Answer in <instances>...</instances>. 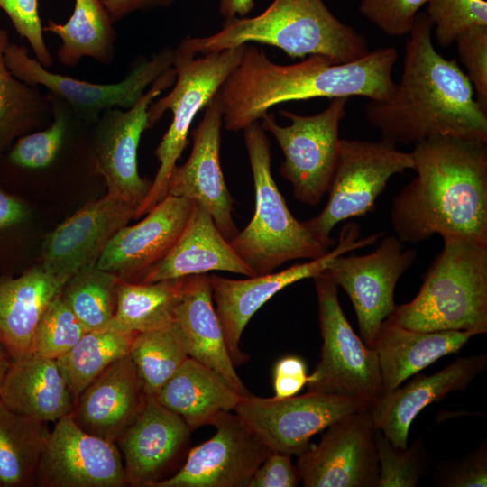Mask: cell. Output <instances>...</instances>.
Returning <instances> with one entry per match:
<instances>
[{
	"label": "cell",
	"mask_w": 487,
	"mask_h": 487,
	"mask_svg": "<svg viewBox=\"0 0 487 487\" xmlns=\"http://www.w3.org/2000/svg\"><path fill=\"white\" fill-rule=\"evenodd\" d=\"M432 29L427 14L418 12L406 41L400 80L388 100L366 105V119L395 146L436 136L487 142V113L456 61L435 49Z\"/></svg>",
	"instance_id": "1"
},
{
	"label": "cell",
	"mask_w": 487,
	"mask_h": 487,
	"mask_svg": "<svg viewBox=\"0 0 487 487\" xmlns=\"http://www.w3.org/2000/svg\"><path fill=\"white\" fill-rule=\"evenodd\" d=\"M398 52L380 48L363 58L336 64L322 55L280 65L254 45L246 44L239 64L217 90L223 124L238 132L258 122L279 104L316 97L364 96L386 101L394 92Z\"/></svg>",
	"instance_id": "2"
},
{
	"label": "cell",
	"mask_w": 487,
	"mask_h": 487,
	"mask_svg": "<svg viewBox=\"0 0 487 487\" xmlns=\"http://www.w3.org/2000/svg\"><path fill=\"white\" fill-rule=\"evenodd\" d=\"M414 145L417 176L390 214L396 236L409 244L436 234L487 242V142L436 136Z\"/></svg>",
	"instance_id": "3"
},
{
	"label": "cell",
	"mask_w": 487,
	"mask_h": 487,
	"mask_svg": "<svg viewBox=\"0 0 487 487\" xmlns=\"http://www.w3.org/2000/svg\"><path fill=\"white\" fill-rule=\"evenodd\" d=\"M250 42L268 44L291 58L322 55L336 64L368 54L367 39L339 21L323 0H273L260 14L225 20L223 28L207 37H187L177 47L206 54Z\"/></svg>",
	"instance_id": "4"
},
{
	"label": "cell",
	"mask_w": 487,
	"mask_h": 487,
	"mask_svg": "<svg viewBox=\"0 0 487 487\" xmlns=\"http://www.w3.org/2000/svg\"><path fill=\"white\" fill-rule=\"evenodd\" d=\"M417 296L389 316L423 332H487V242L447 234Z\"/></svg>",
	"instance_id": "5"
},
{
	"label": "cell",
	"mask_w": 487,
	"mask_h": 487,
	"mask_svg": "<svg viewBox=\"0 0 487 487\" xmlns=\"http://www.w3.org/2000/svg\"><path fill=\"white\" fill-rule=\"evenodd\" d=\"M252 169L255 209L249 224L229 240L255 276L270 273L283 263L315 259L330 248L319 242L289 211L271 174L269 139L258 122L244 130Z\"/></svg>",
	"instance_id": "6"
},
{
	"label": "cell",
	"mask_w": 487,
	"mask_h": 487,
	"mask_svg": "<svg viewBox=\"0 0 487 487\" xmlns=\"http://www.w3.org/2000/svg\"><path fill=\"white\" fill-rule=\"evenodd\" d=\"M245 45L201 54L198 58L174 49L173 87L163 97L152 101L147 111L150 128L168 110L172 113V121L155 150L160 166L135 219L147 214L167 196L170 175L188 142V135L196 115L206 107L239 64Z\"/></svg>",
	"instance_id": "7"
},
{
	"label": "cell",
	"mask_w": 487,
	"mask_h": 487,
	"mask_svg": "<svg viewBox=\"0 0 487 487\" xmlns=\"http://www.w3.org/2000/svg\"><path fill=\"white\" fill-rule=\"evenodd\" d=\"M413 167L411 152L400 151L383 139H340L338 161L326 205L317 216L302 221L303 225L324 245L333 247L335 241L330 234L335 225L372 211L388 180Z\"/></svg>",
	"instance_id": "8"
},
{
	"label": "cell",
	"mask_w": 487,
	"mask_h": 487,
	"mask_svg": "<svg viewBox=\"0 0 487 487\" xmlns=\"http://www.w3.org/2000/svg\"><path fill=\"white\" fill-rule=\"evenodd\" d=\"M313 279L323 345L320 361L308 375V390L373 403L382 395L378 356L353 330L334 280L325 272Z\"/></svg>",
	"instance_id": "9"
},
{
	"label": "cell",
	"mask_w": 487,
	"mask_h": 487,
	"mask_svg": "<svg viewBox=\"0 0 487 487\" xmlns=\"http://www.w3.org/2000/svg\"><path fill=\"white\" fill-rule=\"evenodd\" d=\"M348 100L332 98L325 110L314 115L281 110L280 115L291 122L287 126L280 125L271 113L261 118L262 129L274 136L283 152L280 173L291 184L299 202L316 206L328 191L339 157V124Z\"/></svg>",
	"instance_id": "10"
},
{
	"label": "cell",
	"mask_w": 487,
	"mask_h": 487,
	"mask_svg": "<svg viewBox=\"0 0 487 487\" xmlns=\"http://www.w3.org/2000/svg\"><path fill=\"white\" fill-rule=\"evenodd\" d=\"M371 404L359 398L308 391L287 398L241 396L234 411L272 452L299 455L316 434Z\"/></svg>",
	"instance_id": "11"
},
{
	"label": "cell",
	"mask_w": 487,
	"mask_h": 487,
	"mask_svg": "<svg viewBox=\"0 0 487 487\" xmlns=\"http://www.w3.org/2000/svg\"><path fill=\"white\" fill-rule=\"evenodd\" d=\"M360 227L354 222L343 225L339 240L324 255L298 263L278 272L233 280L216 274L209 275L213 302L223 328L230 357L234 365L246 361L239 343L243 332L254 313L284 288L326 271L338 256L373 244L383 233L358 239Z\"/></svg>",
	"instance_id": "12"
},
{
	"label": "cell",
	"mask_w": 487,
	"mask_h": 487,
	"mask_svg": "<svg viewBox=\"0 0 487 487\" xmlns=\"http://www.w3.org/2000/svg\"><path fill=\"white\" fill-rule=\"evenodd\" d=\"M174 50L164 48L152 59H142L117 83L96 84L51 72L29 56L27 47L10 42L5 60L10 71L30 85L42 86L68 102L86 121L95 124L102 113L111 108L128 109L152 82L172 67Z\"/></svg>",
	"instance_id": "13"
},
{
	"label": "cell",
	"mask_w": 487,
	"mask_h": 487,
	"mask_svg": "<svg viewBox=\"0 0 487 487\" xmlns=\"http://www.w3.org/2000/svg\"><path fill=\"white\" fill-rule=\"evenodd\" d=\"M176 71L170 67L159 76L130 108L104 111L93 128V159L96 173L107 188V194L139 207L152 180L138 172L137 151L142 133L150 129L148 108L161 93L173 86Z\"/></svg>",
	"instance_id": "14"
},
{
	"label": "cell",
	"mask_w": 487,
	"mask_h": 487,
	"mask_svg": "<svg viewBox=\"0 0 487 487\" xmlns=\"http://www.w3.org/2000/svg\"><path fill=\"white\" fill-rule=\"evenodd\" d=\"M371 405L329 426L318 444L298 455L305 487H377V428Z\"/></svg>",
	"instance_id": "15"
},
{
	"label": "cell",
	"mask_w": 487,
	"mask_h": 487,
	"mask_svg": "<svg viewBox=\"0 0 487 487\" xmlns=\"http://www.w3.org/2000/svg\"><path fill=\"white\" fill-rule=\"evenodd\" d=\"M344 255L336 257L324 272L348 295L362 339L371 347L381 323L396 307V284L416 261L417 252L404 249L397 236L388 235L370 253Z\"/></svg>",
	"instance_id": "16"
},
{
	"label": "cell",
	"mask_w": 487,
	"mask_h": 487,
	"mask_svg": "<svg viewBox=\"0 0 487 487\" xmlns=\"http://www.w3.org/2000/svg\"><path fill=\"white\" fill-rule=\"evenodd\" d=\"M39 487H122L126 485L115 442L79 427L71 412L55 422L35 477Z\"/></svg>",
	"instance_id": "17"
},
{
	"label": "cell",
	"mask_w": 487,
	"mask_h": 487,
	"mask_svg": "<svg viewBox=\"0 0 487 487\" xmlns=\"http://www.w3.org/2000/svg\"><path fill=\"white\" fill-rule=\"evenodd\" d=\"M214 436L190 448L180 468L156 487H248L272 452L231 411L214 419Z\"/></svg>",
	"instance_id": "18"
},
{
	"label": "cell",
	"mask_w": 487,
	"mask_h": 487,
	"mask_svg": "<svg viewBox=\"0 0 487 487\" xmlns=\"http://www.w3.org/2000/svg\"><path fill=\"white\" fill-rule=\"evenodd\" d=\"M137 210L138 206L109 194L87 203L46 235L40 265L66 282L96 264L111 238L135 219Z\"/></svg>",
	"instance_id": "19"
},
{
	"label": "cell",
	"mask_w": 487,
	"mask_h": 487,
	"mask_svg": "<svg viewBox=\"0 0 487 487\" xmlns=\"http://www.w3.org/2000/svg\"><path fill=\"white\" fill-rule=\"evenodd\" d=\"M191 429L176 413L148 396L145 405L115 441L126 485L156 487L172 475L188 452Z\"/></svg>",
	"instance_id": "20"
},
{
	"label": "cell",
	"mask_w": 487,
	"mask_h": 487,
	"mask_svg": "<svg viewBox=\"0 0 487 487\" xmlns=\"http://www.w3.org/2000/svg\"><path fill=\"white\" fill-rule=\"evenodd\" d=\"M222 126V112L215 95L206 106L201 122L191 132L193 147L188 161L172 170L167 195L201 205L229 241L238 229L232 216L234 199L220 164Z\"/></svg>",
	"instance_id": "21"
},
{
	"label": "cell",
	"mask_w": 487,
	"mask_h": 487,
	"mask_svg": "<svg viewBox=\"0 0 487 487\" xmlns=\"http://www.w3.org/2000/svg\"><path fill=\"white\" fill-rule=\"evenodd\" d=\"M193 201L167 195L139 223L124 225L111 238L96 266L121 280L140 282L171 249L186 227Z\"/></svg>",
	"instance_id": "22"
},
{
	"label": "cell",
	"mask_w": 487,
	"mask_h": 487,
	"mask_svg": "<svg viewBox=\"0 0 487 487\" xmlns=\"http://www.w3.org/2000/svg\"><path fill=\"white\" fill-rule=\"evenodd\" d=\"M486 366V354L458 357L441 371L418 375L381 395L371 405L375 427L394 447L406 448L409 427L418 413L450 392L464 391Z\"/></svg>",
	"instance_id": "23"
},
{
	"label": "cell",
	"mask_w": 487,
	"mask_h": 487,
	"mask_svg": "<svg viewBox=\"0 0 487 487\" xmlns=\"http://www.w3.org/2000/svg\"><path fill=\"white\" fill-rule=\"evenodd\" d=\"M148 396L128 354L86 387L75 400L71 416L84 431L115 442L141 412Z\"/></svg>",
	"instance_id": "24"
},
{
	"label": "cell",
	"mask_w": 487,
	"mask_h": 487,
	"mask_svg": "<svg viewBox=\"0 0 487 487\" xmlns=\"http://www.w3.org/2000/svg\"><path fill=\"white\" fill-rule=\"evenodd\" d=\"M215 271L255 276L235 253L207 210L193 201L192 213L180 236L140 282L173 280Z\"/></svg>",
	"instance_id": "25"
},
{
	"label": "cell",
	"mask_w": 487,
	"mask_h": 487,
	"mask_svg": "<svg viewBox=\"0 0 487 487\" xmlns=\"http://www.w3.org/2000/svg\"><path fill=\"white\" fill-rule=\"evenodd\" d=\"M473 336L464 331H416L388 317L371 346L378 356L382 395L441 357L459 352Z\"/></svg>",
	"instance_id": "26"
},
{
	"label": "cell",
	"mask_w": 487,
	"mask_h": 487,
	"mask_svg": "<svg viewBox=\"0 0 487 487\" xmlns=\"http://www.w3.org/2000/svg\"><path fill=\"white\" fill-rule=\"evenodd\" d=\"M174 322L186 338L189 357L217 372L240 395L251 394L230 357L214 307L209 275L188 276Z\"/></svg>",
	"instance_id": "27"
},
{
	"label": "cell",
	"mask_w": 487,
	"mask_h": 487,
	"mask_svg": "<svg viewBox=\"0 0 487 487\" xmlns=\"http://www.w3.org/2000/svg\"><path fill=\"white\" fill-rule=\"evenodd\" d=\"M64 284L41 265L0 277V344L14 360L30 354L36 326Z\"/></svg>",
	"instance_id": "28"
},
{
	"label": "cell",
	"mask_w": 487,
	"mask_h": 487,
	"mask_svg": "<svg viewBox=\"0 0 487 487\" xmlns=\"http://www.w3.org/2000/svg\"><path fill=\"white\" fill-rule=\"evenodd\" d=\"M0 402L16 414L48 423L70 413L75 401L56 360L31 354L13 361Z\"/></svg>",
	"instance_id": "29"
},
{
	"label": "cell",
	"mask_w": 487,
	"mask_h": 487,
	"mask_svg": "<svg viewBox=\"0 0 487 487\" xmlns=\"http://www.w3.org/2000/svg\"><path fill=\"white\" fill-rule=\"evenodd\" d=\"M241 396L217 372L191 357L153 395L191 431L212 425L223 411L234 410Z\"/></svg>",
	"instance_id": "30"
},
{
	"label": "cell",
	"mask_w": 487,
	"mask_h": 487,
	"mask_svg": "<svg viewBox=\"0 0 487 487\" xmlns=\"http://www.w3.org/2000/svg\"><path fill=\"white\" fill-rule=\"evenodd\" d=\"M100 0H75L71 16L65 23L50 20L43 32L56 34L61 41L57 51L60 63L75 67L83 57L101 64L115 58L116 32Z\"/></svg>",
	"instance_id": "31"
},
{
	"label": "cell",
	"mask_w": 487,
	"mask_h": 487,
	"mask_svg": "<svg viewBox=\"0 0 487 487\" xmlns=\"http://www.w3.org/2000/svg\"><path fill=\"white\" fill-rule=\"evenodd\" d=\"M188 277L154 282L121 280L116 308L109 327L133 333L146 332L174 322Z\"/></svg>",
	"instance_id": "32"
},
{
	"label": "cell",
	"mask_w": 487,
	"mask_h": 487,
	"mask_svg": "<svg viewBox=\"0 0 487 487\" xmlns=\"http://www.w3.org/2000/svg\"><path fill=\"white\" fill-rule=\"evenodd\" d=\"M10 42L7 31L0 27V158L19 137L52 121L47 93L20 80L8 69L5 52Z\"/></svg>",
	"instance_id": "33"
},
{
	"label": "cell",
	"mask_w": 487,
	"mask_h": 487,
	"mask_svg": "<svg viewBox=\"0 0 487 487\" xmlns=\"http://www.w3.org/2000/svg\"><path fill=\"white\" fill-rule=\"evenodd\" d=\"M49 434L47 422L16 414L0 402V487L34 485Z\"/></svg>",
	"instance_id": "34"
},
{
	"label": "cell",
	"mask_w": 487,
	"mask_h": 487,
	"mask_svg": "<svg viewBox=\"0 0 487 487\" xmlns=\"http://www.w3.org/2000/svg\"><path fill=\"white\" fill-rule=\"evenodd\" d=\"M136 334L109 326L87 331L56 360L74 401L106 367L129 354Z\"/></svg>",
	"instance_id": "35"
},
{
	"label": "cell",
	"mask_w": 487,
	"mask_h": 487,
	"mask_svg": "<svg viewBox=\"0 0 487 487\" xmlns=\"http://www.w3.org/2000/svg\"><path fill=\"white\" fill-rule=\"evenodd\" d=\"M129 355L149 396H153L189 357L186 338L175 322L137 333Z\"/></svg>",
	"instance_id": "36"
},
{
	"label": "cell",
	"mask_w": 487,
	"mask_h": 487,
	"mask_svg": "<svg viewBox=\"0 0 487 487\" xmlns=\"http://www.w3.org/2000/svg\"><path fill=\"white\" fill-rule=\"evenodd\" d=\"M119 280L96 264L69 278L60 297L87 331L106 328L115 312Z\"/></svg>",
	"instance_id": "37"
},
{
	"label": "cell",
	"mask_w": 487,
	"mask_h": 487,
	"mask_svg": "<svg viewBox=\"0 0 487 487\" xmlns=\"http://www.w3.org/2000/svg\"><path fill=\"white\" fill-rule=\"evenodd\" d=\"M375 442L380 466L377 487L418 486L431 464L423 441L418 438L409 447L397 448L377 429Z\"/></svg>",
	"instance_id": "38"
},
{
	"label": "cell",
	"mask_w": 487,
	"mask_h": 487,
	"mask_svg": "<svg viewBox=\"0 0 487 487\" xmlns=\"http://www.w3.org/2000/svg\"><path fill=\"white\" fill-rule=\"evenodd\" d=\"M87 332L60 294L49 305L34 331L30 354L57 360Z\"/></svg>",
	"instance_id": "39"
},
{
	"label": "cell",
	"mask_w": 487,
	"mask_h": 487,
	"mask_svg": "<svg viewBox=\"0 0 487 487\" xmlns=\"http://www.w3.org/2000/svg\"><path fill=\"white\" fill-rule=\"evenodd\" d=\"M427 15L435 25L438 44L446 48L464 31L487 26L485 0H427Z\"/></svg>",
	"instance_id": "40"
},
{
	"label": "cell",
	"mask_w": 487,
	"mask_h": 487,
	"mask_svg": "<svg viewBox=\"0 0 487 487\" xmlns=\"http://www.w3.org/2000/svg\"><path fill=\"white\" fill-rule=\"evenodd\" d=\"M460 61L467 70L475 100L487 113V26L463 32L455 40Z\"/></svg>",
	"instance_id": "41"
},
{
	"label": "cell",
	"mask_w": 487,
	"mask_h": 487,
	"mask_svg": "<svg viewBox=\"0 0 487 487\" xmlns=\"http://www.w3.org/2000/svg\"><path fill=\"white\" fill-rule=\"evenodd\" d=\"M427 0H360L359 12L389 36L408 35Z\"/></svg>",
	"instance_id": "42"
},
{
	"label": "cell",
	"mask_w": 487,
	"mask_h": 487,
	"mask_svg": "<svg viewBox=\"0 0 487 487\" xmlns=\"http://www.w3.org/2000/svg\"><path fill=\"white\" fill-rule=\"evenodd\" d=\"M0 9L10 19L15 32L29 42L35 59L46 69L53 62L43 38L38 0H0Z\"/></svg>",
	"instance_id": "43"
},
{
	"label": "cell",
	"mask_w": 487,
	"mask_h": 487,
	"mask_svg": "<svg viewBox=\"0 0 487 487\" xmlns=\"http://www.w3.org/2000/svg\"><path fill=\"white\" fill-rule=\"evenodd\" d=\"M437 482L446 487L487 486V446L478 448L461 461L446 464L437 474Z\"/></svg>",
	"instance_id": "44"
},
{
	"label": "cell",
	"mask_w": 487,
	"mask_h": 487,
	"mask_svg": "<svg viewBox=\"0 0 487 487\" xmlns=\"http://www.w3.org/2000/svg\"><path fill=\"white\" fill-rule=\"evenodd\" d=\"M291 455L271 452L254 472L248 487H295L301 482Z\"/></svg>",
	"instance_id": "45"
},
{
	"label": "cell",
	"mask_w": 487,
	"mask_h": 487,
	"mask_svg": "<svg viewBox=\"0 0 487 487\" xmlns=\"http://www.w3.org/2000/svg\"><path fill=\"white\" fill-rule=\"evenodd\" d=\"M308 381L305 362L295 355L280 359L273 371L275 398L296 395Z\"/></svg>",
	"instance_id": "46"
},
{
	"label": "cell",
	"mask_w": 487,
	"mask_h": 487,
	"mask_svg": "<svg viewBox=\"0 0 487 487\" xmlns=\"http://www.w3.org/2000/svg\"><path fill=\"white\" fill-rule=\"evenodd\" d=\"M30 210L19 197L0 183V235L9 234L27 222Z\"/></svg>",
	"instance_id": "47"
},
{
	"label": "cell",
	"mask_w": 487,
	"mask_h": 487,
	"mask_svg": "<svg viewBox=\"0 0 487 487\" xmlns=\"http://www.w3.org/2000/svg\"><path fill=\"white\" fill-rule=\"evenodd\" d=\"M113 23L135 11L168 7L176 0H100Z\"/></svg>",
	"instance_id": "48"
},
{
	"label": "cell",
	"mask_w": 487,
	"mask_h": 487,
	"mask_svg": "<svg viewBox=\"0 0 487 487\" xmlns=\"http://www.w3.org/2000/svg\"><path fill=\"white\" fill-rule=\"evenodd\" d=\"M254 6L253 0H220L219 11L225 20L242 17L250 13Z\"/></svg>",
	"instance_id": "49"
},
{
	"label": "cell",
	"mask_w": 487,
	"mask_h": 487,
	"mask_svg": "<svg viewBox=\"0 0 487 487\" xmlns=\"http://www.w3.org/2000/svg\"><path fill=\"white\" fill-rule=\"evenodd\" d=\"M14 359L8 350L0 344V394L7 372Z\"/></svg>",
	"instance_id": "50"
},
{
	"label": "cell",
	"mask_w": 487,
	"mask_h": 487,
	"mask_svg": "<svg viewBox=\"0 0 487 487\" xmlns=\"http://www.w3.org/2000/svg\"><path fill=\"white\" fill-rule=\"evenodd\" d=\"M1 277V276H0Z\"/></svg>",
	"instance_id": "51"
}]
</instances>
